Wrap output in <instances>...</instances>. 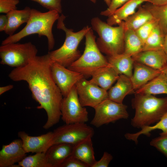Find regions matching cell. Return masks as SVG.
I'll return each instance as SVG.
<instances>
[{
  "mask_svg": "<svg viewBox=\"0 0 167 167\" xmlns=\"http://www.w3.org/2000/svg\"><path fill=\"white\" fill-rule=\"evenodd\" d=\"M51 62L48 53L36 56L27 65L15 68L8 75L13 81L28 83L33 98L39 104L37 108L43 109L46 113L47 119L43 126L45 129L59 122L63 97L53 78Z\"/></svg>",
  "mask_w": 167,
  "mask_h": 167,
  "instance_id": "1",
  "label": "cell"
},
{
  "mask_svg": "<svg viewBox=\"0 0 167 167\" xmlns=\"http://www.w3.org/2000/svg\"><path fill=\"white\" fill-rule=\"evenodd\" d=\"M55 11H49L42 12L34 9H31L30 16L25 26L19 32L9 36L2 42V45L16 43L23 38L30 35L37 34L39 37L46 36L47 39L49 51L54 48L55 41L52 32L55 21L60 16Z\"/></svg>",
  "mask_w": 167,
  "mask_h": 167,
  "instance_id": "2",
  "label": "cell"
},
{
  "mask_svg": "<svg viewBox=\"0 0 167 167\" xmlns=\"http://www.w3.org/2000/svg\"><path fill=\"white\" fill-rule=\"evenodd\" d=\"M132 105L135 114L131 124L142 128L157 122L167 112V97L157 98L152 95L135 93Z\"/></svg>",
  "mask_w": 167,
  "mask_h": 167,
  "instance_id": "3",
  "label": "cell"
},
{
  "mask_svg": "<svg viewBox=\"0 0 167 167\" xmlns=\"http://www.w3.org/2000/svg\"><path fill=\"white\" fill-rule=\"evenodd\" d=\"M66 18L65 16L62 14L58 19L57 24V28L65 32V41L60 48L53 51H49L48 53L52 62L67 68L81 56L78 49L79 45L91 28L85 26L80 31L75 32L73 29L65 26L64 21Z\"/></svg>",
  "mask_w": 167,
  "mask_h": 167,
  "instance_id": "4",
  "label": "cell"
},
{
  "mask_svg": "<svg viewBox=\"0 0 167 167\" xmlns=\"http://www.w3.org/2000/svg\"><path fill=\"white\" fill-rule=\"evenodd\" d=\"M91 24L99 36L96 42L101 53L110 56L124 52L125 29L122 22L113 27L95 17L91 19Z\"/></svg>",
  "mask_w": 167,
  "mask_h": 167,
  "instance_id": "5",
  "label": "cell"
},
{
  "mask_svg": "<svg viewBox=\"0 0 167 167\" xmlns=\"http://www.w3.org/2000/svg\"><path fill=\"white\" fill-rule=\"evenodd\" d=\"M85 36V47L83 54L67 68L84 76L89 77L109 64L107 58L102 54L98 48L96 41V36L91 28Z\"/></svg>",
  "mask_w": 167,
  "mask_h": 167,
  "instance_id": "6",
  "label": "cell"
},
{
  "mask_svg": "<svg viewBox=\"0 0 167 167\" xmlns=\"http://www.w3.org/2000/svg\"><path fill=\"white\" fill-rule=\"evenodd\" d=\"M10 43L0 47V63L18 68L28 64L37 55V49L31 42Z\"/></svg>",
  "mask_w": 167,
  "mask_h": 167,
  "instance_id": "7",
  "label": "cell"
},
{
  "mask_svg": "<svg viewBox=\"0 0 167 167\" xmlns=\"http://www.w3.org/2000/svg\"><path fill=\"white\" fill-rule=\"evenodd\" d=\"M127 106L108 99L103 101L94 109L95 113L90 124L99 127L103 125L113 122L129 117Z\"/></svg>",
  "mask_w": 167,
  "mask_h": 167,
  "instance_id": "8",
  "label": "cell"
},
{
  "mask_svg": "<svg viewBox=\"0 0 167 167\" xmlns=\"http://www.w3.org/2000/svg\"><path fill=\"white\" fill-rule=\"evenodd\" d=\"M52 145L62 143L75 145L89 137H92L93 128L85 123H74L60 126L53 131Z\"/></svg>",
  "mask_w": 167,
  "mask_h": 167,
  "instance_id": "9",
  "label": "cell"
},
{
  "mask_svg": "<svg viewBox=\"0 0 167 167\" xmlns=\"http://www.w3.org/2000/svg\"><path fill=\"white\" fill-rule=\"evenodd\" d=\"M61 110V118L66 124L85 123L88 120V113L80 102L75 85L63 97Z\"/></svg>",
  "mask_w": 167,
  "mask_h": 167,
  "instance_id": "10",
  "label": "cell"
},
{
  "mask_svg": "<svg viewBox=\"0 0 167 167\" xmlns=\"http://www.w3.org/2000/svg\"><path fill=\"white\" fill-rule=\"evenodd\" d=\"M79 101L83 106L94 109L103 101L108 99L107 91L84 77L76 84Z\"/></svg>",
  "mask_w": 167,
  "mask_h": 167,
  "instance_id": "11",
  "label": "cell"
},
{
  "mask_svg": "<svg viewBox=\"0 0 167 167\" xmlns=\"http://www.w3.org/2000/svg\"><path fill=\"white\" fill-rule=\"evenodd\" d=\"M51 69L54 81L63 97L66 96L77 83L84 77L83 75L52 61Z\"/></svg>",
  "mask_w": 167,
  "mask_h": 167,
  "instance_id": "12",
  "label": "cell"
},
{
  "mask_svg": "<svg viewBox=\"0 0 167 167\" xmlns=\"http://www.w3.org/2000/svg\"><path fill=\"white\" fill-rule=\"evenodd\" d=\"M53 132L37 136L29 135L24 131L18 133V137L22 140L24 148L27 153H46L52 145Z\"/></svg>",
  "mask_w": 167,
  "mask_h": 167,
  "instance_id": "13",
  "label": "cell"
},
{
  "mask_svg": "<svg viewBox=\"0 0 167 167\" xmlns=\"http://www.w3.org/2000/svg\"><path fill=\"white\" fill-rule=\"evenodd\" d=\"M27 153L20 139H15L8 144L3 145L0 151V167H12L25 157Z\"/></svg>",
  "mask_w": 167,
  "mask_h": 167,
  "instance_id": "14",
  "label": "cell"
},
{
  "mask_svg": "<svg viewBox=\"0 0 167 167\" xmlns=\"http://www.w3.org/2000/svg\"><path fill=\"white\" fill-rule=\"evenodd\" d=\"M132 57L134 62L161 71L167 66V57L163 49L143 51Z\"/></svg>",
  "mask_w": 167,
  "mask_h": 167,
  "instance_id": "15",
  "label": "cell"
},
{
  "mask_svg": "<svg viewBox=\"0 0 167 167\" xmlns=\"http://www.w3.org/2000/svg\"><path fill=\"white\" fill-rule=\"evenodd\" d=\"M134 72L130 78L133 88L136 90L158 75L161 71L134 62Z\"/></svg>",
  "mask_w": 167,
  "mask_h": 167,
  "instance_id": "16",
  "label": "cell"
},
{
  "mask_svg": "<svg viewBox=\"0 0 167 167\" xmlns=\"http://www.w3.org/2000/svg\"><path fill=\"white\" fill-rule=\"evenodd\" d=\"M74 145L62 143L52 145L45 153L48 163L51 167H59L71 155Z\"/></svg>",
  "mask_w": 167,
  "mask_h": 167,
  "instance_id": "17",
  "label": "cell"
},
{
  "mask_svg": "<svg viewBox=\"0 0 167 167\" xmlns=\"http://www.w3.org/2000/svg\"><path fill=\"white\" fill-rule=\"evenodd\" d=\"M130 78L120 75L114 86L111 87L108 92V99L118 103H122L127 95L135 92Z\"/></svg>",
  "mask_w": 167,
  "mask_h": 167,
  "instance_id": "18",
  "label": "cell"
},
{
  "mask_svg": "<svg viewBox=\"0 0 167 167\" xmlns=\"http://www.w3.org/2000/svg\"><path fill=\"white\" fill-rule=\"evenodd\" d=\"M71 155L92 167L96 162L92 137L85 139L74 145Z\"/></svg>",
  "mask_w": 167,
  "mask_h": 167,
  "instance_id": "19",
  "label": "cell"
},
{
  "mask_svg": "<svg viewBox=\"0 0 167 167\" xmlns=\"http://www.w3.org/2000/svg\"><path fill=\"white\" fill-rule=\"evenodd\" d=\"M119 74L110 64L99 70L92 76L90 81L107 90L117 81Z\"/></svg>",
  "mask_w": 167,
  "mask_h": 167,
  "instance_id": "20",
  "label": "cell"
},
{
  "mask_svg": "<svg viewBox=\"0 0 167 167\" xmlns=\"http://www.w3.org/2000/svg\"><path fill=\"white\" fill-rule=\"evenodd\" d=\"M147 0H130L116 10L107 20V23L113 26L118 25L135 12L136 9Z\"/></svg>",
  "mask_w": 167,
  "mask_h": 167,
  "instance_id": "21",
  "label": "cell"
},
{
  "mask_svg": "<svg viewBox=\"0 0 167 167\" xmlns=\"http://www.w3.org/2000/svg\"><path fill=\"white\" fill-rule=\"evenodd\" d=\"M31 9L26 6L21 10L15 9L6 14L7 24L5 33L10 36L13 35L15 31L24 23H27L30 16Z\"/></svg>",
  "mask_w": 167,
  "mask_h": 167,
  "instance_id": "22",
  "label": "cell"
},
{
  "mask_svg": "<svg viewBox=\"0 0 167 167\" xmlns=\"http://www.w3.org/2000/svg\"><path fill=\"white\" fill-rule=\"evenodd\" d=\"M107 58L109 64L119 75H124L131 78L134 61L132 57L124 53L108 56Z\"/></svg>",
  "mask_w": 167,
  "mask_h": 167,
  "instance_id": "23",
  "label": "cell"
},
{
  "mask_svg": "<svg viewBox=\"0 0 167 167\" xmlns=\"http://www.w3.org/2000/svg\"><path fill=\"white\" fill-rule=\"evenodd\" d=\"M167 94V75L161 71L158 75L135 90V93Z\"/></svg>",
  "mask_w": 167,
  "mask_h": 167,
  "instance_id": "24",
  "label": "cell"
},
{
  "mask_svg": "<svg viewBox=\"0 0 167 167\" xmlns=\"http://www.w3.org/2000/svg\"><path fill=\"white\" fill-rule=\"evenodd\" d=\"M153 19L152 15L148 9L140 6L137 11L122 21V23L125 30L135 31Z\"/></svg>",
  "mask_w": 167,
  "mask_h": 167,
  "instance_id": "25",
  "label": "cell"
},
{
  "mask_svg": "<svg viewBox=\"0 0 167 167\" xmlns=\"http://www.w3.org/2000/svg\"><path fill=\"white\" fill-rule=\"evenodd\" d=\"M144 45L135 31L125 30L123 53L132 56L143 51Z\"/></svg>",
  "mask_w": 167,
  "mask_h": 167,
  "instance_id": "26",
  "label": "cell"
},
{
  "mask_svg": "<svg viewBox=\"0 0 167 167\" xmlns=\"http://www.w3.org/2000/svg\"><path fill=\"white\" fill-rule=\"evenodd\" d=\"M143 6L150 12L165 36L167 34V4L157 6L150 3Z\"/></svg>",
  "mask_w": 167,
  "mask_h": 167,
  "instance_id": "27",
  "label": "cell"
},
{
  "mask_svg": "<svg viewBox=\"0 0 167 167\" xmlns=\"http://www.w3.org/2000/svg\"><path fill=\"white\" fill-rule=\"evenodd\" d=\"M165 36L157 25L145 41L143 51L163 49Z\"/></svg>",
  "mask_w": 167,
  "mask_h": 167,
  "instance_id": "28",
  "label": "cell"
},
{
  "mask_svg": "<svg viewBox=\"0 0 167 167\" xmlns=\"http://www.w3.org/2000/svg\"><path fill=\"white\" fill-rule=\"evenodd\" d=\"M156 129L160 130L162 131L160 134H167V112L155 125L152 126H144L141 128L140 131L135 133H129L128 137L129 139L137 143L139 135H145L148 136L150 135L151 131Z\"/></svg>",
  "mask_w": 167,
  "mask_h": 167,
  "instance_id": "29",
  "label": "cell"
},
{
  "mask_svg": "<svg viewBox=\"0 0 167 167\" xmlns=\"http://www.w3.org/2000/svg\"><path fill=\"white\" fill-rule=\"evenodd\" d=\"M22 167H51L48 163L45 153H37L26 156L18 163Z\"/></svg>",
  "mask_w": 167,
  "mask_h": 167,
  "instance_id": "30",
  "label": "cell"
},
{
  "mask_svg": "<svg viewBox=\"0 0 167 167\" xmlns=\"http://www.w3.org/2000/svg\"><path fill=\"white\" fill-rule=\"evenodd\" d=\"M158 24L154 19L148 22L135 31L137 34L144 43L155 28Z\"/></svg>",
  "mask_w": 167,
  "mask_h": 167,
  "instance_id": "31",
  "label": "cell"
},
{
  "mask_svg": "<svg viewBox=\"0 0 167 167\" xmlns=\"http://www.w3.org/2000/svg\"><path fill=\"white\" fill-rule=\"evenodd\" d=\"M160 135V136L151 140L150 145L156 148L167 158V134Z\"/></svg>",
  "mask_w": 167,
  "mask_h": 167,
  "instance_id": "32",
  "label": "cell"
},
{
  "mask_svg": "<svg viewBox=\"0 0 167 167\" xmlns=\"http://www.w3.org/2000/svg\"><path fill=\"white\" fill-rule=\"evenodd\" d=\"M37 2L49 11H55L59 13L62 12L61 0H31Z\"/></svg>",
  "mask_w": 167,
  "mask_h": 167,
  "instance_id": "33",
  "label": "cell"
},
{
  "mask_svg": "<svg viewBox=\"0 0 167 167\" xmlns=\"http://www.w3.org/2000/svg\"><path fill=\"white\" fill-rule=\"evenodd\" d=\"M130 0H111V3L108 8L105 10L101 11V15L109 17L114 11Z\"/></svg>",
  "mask_w": 167,
  "mask_h": 167,
  "instance_id": "34",
  "label": "cell"
},
{
  "mask_svg": "<svg viewBox=\"0 0 167 167\" xmlns=\"http://www.w3.org/2000/svg\"><path fill=\"white\" fill-rule=\"evenodd\" d=\"M19 3V0H0V13L7 14L17 9L16 6Z\"/></svg>",
  "mask_w": 167,
  "mask_h": 167,
  "instance_id": "35",
  "label": "cell"
},
{
  "mask_svg": "<svg viewBox=\"0 0 167 167\" xmlns=\"http://www.w3.org/2000/svg\"><path fill=\"white\" fill-rule=\"evenodd\" d=\"M59 167H89L85 163L71 155L60 165Z\"/></svg>",
  "mask_w": 167,
  "mask_h": 167,
  "instance_id": "36",
  "label": "cell"
},
{
  "mask_svg": "<svg viewBox=\"0 0 167 167\" xmlns=\"http://www.w3.org/2000/svg\"><path fill=\"white\" fill-rule=\"evenodd\" d=\"M113 159L112 156L106 152H105L101 159L96 161L92 167H107Z\"/></svg>",
  "mask_w": 167,
  "mask_h": 167,
  "instance_id": "37",
  "label": "cell"
},
{
  "mask_svg": "<svg viewBox=\"0 0 167 167\" xmlns=\"http://www.w3.org/2000/svg\"><path fill=\"white\" fill-rule=\"evenodd\" d=\"M7 24L6 15H0V31H5Z\"/></svg>",
  "mask_w": 167,
  "mask_h": 167,
  "instance_id": "38",
  "label": "cell"
},
{
  "mask_svg": "<svg viewBox=\"0 0 167 167\" xmlns=\"http://www.w3.org/2000/svg\"><path fill=\"white\" fill-rule=\"evenodd\" d=\"M147 2L153 5L157 6L167 4V0H147Z\"/></svg>",
  "mask_w": 167,
  "mask_h": 167,
  "instance_id": "39",
  "label": "cell"
},
{
  "mask_svg": "<svg viewBox=\"0 0 167 167\" xmlns=\"http://www.w3.org/2000/svg\"><path fill=\"white\" fill-rule=\"evenodd\" d=\"M14 87L13 85H9L5 86L0 87V95H1L5 92L11 89Z\"/></svg>",
  "mask_w": 167,
  "mask_h": 167,
  "instance_id": "40",
  "label": "cell"
},
{
  "mask_svg": "<svg viewBox=\"0 0 167 167\" xmlns=\"http://www.w3.org/2000/svg\"><path fill=\"white\" fill-rule=\"evenodd\" d=\"M163 49L167 57V34L165 36Z\"/></svg>",
  "mask_w": 167,
  "mask_h": 167,
  "instance_id": "41",
  "label": "cell"
},
{
  "mask_svg": "<svg viewBox=\"0 0 167 167\" xmlns=\"http://www.w3.org/2000/svg\"><path fill=\"white\" fill-rule=\"evenodd\" d=\"M107 5L109 6L110 5L111 0H104Z\"/></svg>",
  "mask_w": 167,
  "mask_h": 167,
  "instance_id": "42",
  "label": "cell"
},
{
  "mask_svg": "<svg viewBox=\"0 0 167 167\" xmlns=\"http://www.w3.org/2000/svg\"><path fill=\"white\" fill-rule=\"evenodd\" d=\"M161 71L167 75V66L162 70Z\"/></svg>",
  "mask_w": 167,
  "mask_h": 167,
  "instance_id": "43",
  "label": "cell"
},
{
  "mask_svg": "<svg viewBox=\"0 0 167 167\" xmlns=\"http://www.w3.org/2000/svg\"><path fill=\"white\" fill-rule=\"evenodd\" d=\"M89 0L94 3H95L96 2V0Z\"/></svg>",
  "mask_w": 167,
  "mask_h": 167,
  "instance_id": "44",
  "label": "cell"
}]
</instances>
